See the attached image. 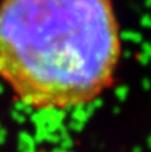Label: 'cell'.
I'll use <instances>...</instances> for the list:
<instances>
[{"label":"cell","mask_w":151,"mask_h":152,"mask_svg":"<svg viewBox=\"0 0 151 152\" xmlns=\"http://www.w3.org/2000/svg\"><path fill=\"white\" fill-rule=\"evenodd\" d=\"M119 58L111 0L0 1V77L28 107L94 102L112 83Z\"/></svg>","instance_id":"cell-1"}]
</instances>
